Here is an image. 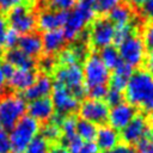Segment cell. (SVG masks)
<instances>
[{
  "mask_svg": "<svg viewBox=\"0 0 153 153\" xmlns=\"http://www.w3.org/2000/svg\"><path fill=\"white\" fill-rule=\"evenodd\" d=\"M127 103L153 111V75L145 69L133 72L124 88Z\"/></svg>",
  "mask_w": 153,
  "mask_h": 153,
  "instance_id": "1",
  "label": "cell"
},
{
  "mask_svg": "<svg viewBox=\"0 0 153 153\" xmlns=\"http://www.w3.org/2000/svg\"><path fill=\"white\" fill-rule=\"evenodd\" d=\"M96 10L92 0H80L76 5L68 11L67 20L62 27L66 39L76 41L81 38L87 25L94 19Z\"/></svg>",
  "mask_w": 153,
  "mask_h": 153,
  "instance_id": "2",
  "label": "cell"
},
{
  "mask_svg": "<svg viewBox=\"0 0 153 153\" xmlns=\"http://www.w3.org/2000/svg\"><path fill=\"white\" fill-rule=\"evenodd\" d=\"M39 122L29 115H24L10 130V142L11 152L13 153H24L29 143L38 135Z\"/></svg>",
  "mask_w": 153,
  "mask_h": 153,
  "instance_id": "3",
  "label": "cell"
},
{
  "mask_svg": "<svg viewBox=\"0 0 153 153\" xmlns=\"http://www.w3.org/2000/svg\"><path fill=\"white\" fill-rule=\"evenodd\" d=\"M54 84H59L68 88L78 99L84 98L86 87L84 84L82 68L79 63L69 66H60L54 71Z\"/></svg>",
  "mask_w": 153,
  "mask_h": 153,
  "instance_id": "4",
  "label": "cell"
},
{
  "mask_svg": "<svg viewBox=\"0 0 153 153\" xmlns=\"http://www.w3.org/2000/svg\"><path fill=\"white\" fill-rule=\"evenodd\" d=\"M25 99L14 93L4 94L0 97V127L11 130L14 124L25 115Z\"/></svg>",
  "mask_w": 153,
  "mask_h": 153,
  "instance_id": "5",
  "label": "cell"
},
{
  "mask_svg": "<svg viewBox=\"0 0 153 153\" xmlns=\"http://www.w3.org/2000/svg\"><path fill=\"white\" fill-rule=\"evenodd\" d=\"M7 20L6 23L10 27L17 31L19 35H26L33 32L36 26V14L32 7L26 2L22 5H17L7 11Z\"/></svg>",
  "mask_w": 153,
  "mask_h": 153,
  "instance_id": "6",
  "label": "cell"
},
{
  "mask_svg": "<svg viewBox=\"0 0 153 153\" xmlns=\"http://www.w3.org/2000/svg\"><path fill=\"white\" fill-rule=\"evenodd\" d=\"M84 84L86 88L106 85L110 79V71L103 63L98 54H90L85 57L82 65Z\"/></svg>",
  "mask_w": 153,
  "mask_h": 153,
  "instance_id": "7",
  "label": "cell"
},
{
  "mask_svg": "<svg viewBox=\"0 0 153 153\" xmlns=\"http://www.w3.org/2000/svg\"><path fill=\"white\" fill-rule=\"evenodd\" d=\"M118 45V54L123 63L131 68L139 67L146 57V45L142 37L131 33L128 38L122 41Z\"/></svg>",
  "mask_w": 153,
  "mask_h": 153,
  "instance_id": "8",
  "label": "cell"
},
{
  "mask_svg": "<svg viewBox=\"0 0 153 153\" xmlns=\"http://www.w3.org/2000/svg\"><path fill=\"white\" fill-rule=\"evenodd\" d=\"M88 42L96 49H103L114 43L115 38V25L105 18L97 19L92 23L87 33Z\"/></svg>",
  "mask_w": 153,
  "mask_h": 153,
  "instance_id": "9",
  "label": "cell"
},
{
  "mask_svg": "<svg viewBox=\"0 0 153 153\" xmlns=\"http://www.w3.org/2000/svg\"><path fill=\"white\" fill-rule=\"evenodd\" d=\"M50 99L54 105L55 112L62 116L72 115L79 109L80 105V99H78L68 88L59 84H54Z\"/></svg>",
  "mask_w": 153,
  "mask_h": 153,
  "instance_id": "10",
  "label": "cell"
},
{
  "mask_svg": "<svg viewBox=\"0 0 153 153\" xmlns=\"http://www.w3.org/2000/svg\"><path fill=\"white\" fill-rule=\"evenodd\" d=\"M79 115L81 120L88 121L93 124H104L108 121L109 105L100 99H85L79 105Z\"/></svg>",
  "mask_w": 153,
  "mask_h": 153,
  "instance_id": "11",
  "label": "cell"
},
{
  "mask_svg": "<svg viewBox=\"0 0 153 153\" xmlns=\"http://www.w3.org/2000/svg\"><path fill=\"white\" fill-rule=\"evenodd\" d=\"M121 137L126 145H136L148 134V121L142 114H137L121 130Z\"/></svg>",
  "mask_w": 153,
  "mask_h": 153,
  "instance_id": "12",
  "label": "cell"
},
{
  "mask_svg": "<svg viewBox=\"0 0 153 153\" xmlns=\"http://www.w3.org/2000/svg\"><path fill=\"white\" fill-rule=\"evenodd\" d=\"M67 17H68L67 11H57L53 8L42 10L36 16V26L43 32L59 30L63 27Z\"/></svg>",
  "mask_w": 153,
  "mask_h": 153,
  "instance_id": "13",
  "label": "cell"
},
{
  "mask_svg": "<svg viewBox=\"0 0 153 153\" xmlns=\"http://www.w3.org/2000/svg\"><path fill=\"white\" fill-rule=\"evenodd\" d=\"M136 115L135 106L130 105L129 103L121 102L117 105L111 106L109 109V115H108V122L109 126L112 127L116 130H122Z\"/></svg>",
  "mask_w": 153,
  "mask_h": 153,
  "instance_id": "14",
  "label": "cell"
},
{
  "mask_svg": "<svg viewBox=\"0 0 153 153\" xmlns=\"http://www.w3.org/2000/svg\"><path fill=\"white\" fill-rule=\"evenodd\" d=\"M26 111L27 115L35 118L37 122H48L55 114V109L51 103V99L48 97L38 98L29 102V104L26 105Z\"/></svg>",
  "mask_w": 153,
  "mask_h": 153,
  "instance_id": "15",
  "label": "cell"
},
{
  "mask_svg": "<svg viewBox=\"0 0 153 153\" xmlns=\"http://www.w3.org/2000/svg\"><path fill=\"white\" fill-rule=\"evenodd\" d=\"M53 86H54V81L48 74L38 75L36 80L33 81V84L23 92L22 97L29 102L38 99V98L48 97L51 93Z\"/></svg>",
  "mask_w": 153,
  "mask_h": 153,
  "instance_id": "16",
  "label": "cell"
},
{
  "mask_svg": "<svg viewBox=\"0 0 153 153\" xmlns=\"http://www.w3.org/2000/svg\"><path fill=\"white\" fill-rule=\"evenodd\" d=\"M41 38H42L43 53H45V55H50V56L57 54L61 49H63L65 44L67 42L62 29L45 31V32H43Z\"/></svg>",
  "mask_w": 153,
  "mask_h": 153,
  "instance_id": "17",
  "label": "cell"
},
{
  "mask_svg": "<svg viewBox=\"0 0 153 153\" xmlns=\"http://www.w3.org/2000/svg\"><path fill=\"white\" fill-rule=\"evenodd\" d=\"M36 78H37V75H36L35 69L14 68L13 73L7 79V84L13 91L24 92L26 88H29L33 84Z\"/></svg>",
  "mask_w": 153,
  "mask_h": 153,
  "instance_id": "18",
  "label": "cell"
},
{
  "mask_svg": "<svg viewBox=\"0 0 153 153\" xmlns=\"http://www.w3.org/2000/svg\"><path fill=\"white\" fill-rule=\"evenodd\" d=\"M94 140H96V145L98 146L99 151L106 152L118 145L120 135L117 130L114 129L112 127L102 124L99 128H97V134H96Z\"/></svg>",
  "mask_w": 153,
  "mask_h": 153,
  "instance_id": "19",
  "label": "cell"
},
{
  "mask_svg": "<svg viewBox=\"0 0 153 153\" xmlns=\"http://www.w3.org/2000/svg\"><path fill=\"white\" fill-rule=\"evenodd\" d=\"M17 48H19L23 53L29 55L32 59L38 57L43 53L42 38L37 32H30L26 35H22L18 42Z\"/></svg>",
  "mask_w": 153,
  "mask_h": 153,
  "instance_id": "20",
  "label": "cell"
},
{
  "mask_svg": "<svg viewBox=\"0 0 153 153\" xmlns=\"http://www.w3.org/2000/svg\"><path fill=\"white\" fill-rule=\"evenodd\" d=\"M5 61L11 63L14 68H20V69H35L36 67L35 59L30 57L17 47L12 49H7V53L5 55Z\"/></svg>",
  "mask_w": 153,
  "mask_h": 153,
  "instance_id": "21",
  "label": "cell"
},
{
  "mask_svg": "<svg viewBox=\"0 0 153 153\" xmlns=\"http://www.w3.org/2000/svg\"><path fill=\"white\" fill-rule=\"evenodd\" d=\"M133 69L134 68H131L130 66H128V65H126L123 62L117 68H115L112 71V74L110 75V79H109L110 88H114V90L123 92L126 86H127V82H128L130 75L134 72Z\"/></svg>",
  "mask_w": 153,
  "mask_h": 153,
  "instance_id": "22",
  "label": "cell"
},
{
  "mask_svg": "<svg viewBox=\"0 0 153 153\" xmlns=\"http://www.w3.org/2000/svg\"><path fill=\"white\" fill-rule=\"evenodd\" d=\"M133 17H134V14H133L131 8L128 5L120 4L109 12L108 19L115 26H124V25H130Z\"/></svg>",
  "mask_w": 153,
  "mask_h": 153,
  "instance_id": "23",
  "label": "cell"
},
{
  "mask_svg": "<svg viewBox=\"0 0 153 153\" xmlns=\"http://www.w3.org/2000/svg\"><path fill=\"white\" fill-rule=\"evenodd\" d=\"M69 153H99V148L94 141L85 142L78 135L65 143Z\"/></svg>",
  "mask_w": 153,
  "mask_h": 153,
  "instance_id": "24",
  "label": "cell"
},
{
  "mask_svg": "<svg viewBox=\"0 0 153 153\" xmlns=\"http://www.w3.org/2000/svg\"><path fill=\"white\" fill-rule=\"evenodd\" d=\"M98 55H99L100 60L103 61V63L109 68V71H114L115 68H117L122 63L118 50L112 45H109V47L100 49V53Z\"/></svg>",
  "mask_w": 153,
  "mask_h": 153,
  "instance_id": "25",
  "label": "cell"
},
{
  "mask_svg": "<svg viewBox=\"0 0 153 153\" xmlns=\"http://www.w3.org/2000/svg\"><path fill=\"white\" fill-rule=\"evenodd\" d=\"M76 135L85 142H90V141H94L96 139V134H97V126L85 121V120H79L76 121Z\"/></svg>",
  "mask_w": 153,
  "mask_h": 153,
  "instance_id": "26",
  "label": "cell"
},
{
  "mask_svg": "<svg viewBox=\"0 0 153 153\" xmlns=\"http://www.w3.org/2000/svg\"><path fill=\"white\" fill-rule=\"evenodd\" d=\"M60 129H61V137L63 143H67L71 139L76 136V120L72 115H67L63 117V120L60 123Z\"/></svg>",
  "mask_w": 153,
  "mask_h": 153,
  "instance_id": "27",
  "label": "cell"
},
{
  "mask_svg": "<svg viewBox=\"0 0 153 153\" xmlns=\"http://www.w3.org/2000/svg\"><path fill=\"white\" fill-rule=\"evenodd\" d=\"M42 133V137H44L48 142H55L57 140L61 139V129H60V124L50 121L48 123H45L42 129H39Z\"/></svg>",
  "mask_w": 153,
  "mask_h": 153,
  "instance_id": "28",
  "label": "cell"
},
{
  "mask_svg": "<svg viewBox=\"0 0 153 153\" xmlns=\"http://www.w3.org/2000/svg\"><path fill=\"white\" fill-rule=\"evenodd\" d=\"M57 61L60 63V66H69V65H74V63H79V57L76 56L74 49L71 47L68 48H63L57 53Z\"/></svg>",
  "mask_w": 153,
  "mask_h": 153,
  "instance_id": "29",
  "label": "cell"
},
{
  "mask_svg": "<svg viewBox=\"0 0 153 153\" xmlns=\"http://www.w3.org/2000/svg\"><path fill=\"white\" fill-rule=\"evenodd\" d=\"M49 142L41 135H37L29 143V146L25 149V153H49Z\"/></svg>",
  "mask_w": 153,
  "mask_h": 153,
  "instance_id": "30",
  "label": "cell"
},
{
  "mask_svg": "<svg viewBox=\"0 0 153 153\" xmlns=\"http://www.w3.org/2000/svg\"><path fill=\"white\" fill-rule=\"evenodd\" d=\"M93 7L98 13H109L114 7L121 4V0H92Z\"/></svg>",
  "mask_w": 153,
  "mask_h": 153,
  "instance_id": "31",
  "label": "cell"
},
{
  "mask_svg": "<svg viewBox=\"0 0 153 153\" xmlns=\"http://www.w3.org/2000/svg\"><path fill=\"white\" fill-rule=\"evenodd\" d=\"M78 0H47V4L50 8L57 10V11H71L75 5Z\"/></svg>",
  "mask_w": 153,
  "mask_h": 153,
  "instance_id": "32",
  "label": "cell"
},
{
  "mask_svg": "<svg viewBox=\"0 0 153 153\" xmlns=\"http://www.w3.org/2000/svg\"><path fill=\"white\" fill-rule=\"evenodd\" d=\"M133 33L131 25H124V26H115V38L114 43L120 44L122 41L128 38Z\"/></svg>",
  "mask_w": 153,
  "mask_h": 153,
  "instance_id": "33",
  "label": "cell"
},
{
  "mask_svg": "<svg viewBox=\"0 0 153 153\" xmlns=\"http://www.w3.org/2000/svg\"><path fill=\"white\" fill-rule=\"evenodd\" d=\"M122 99H123V92L114 90V88H108V92L104 97V102L111 106L120 104L122 102Z\"/></svg>",
  "mask_w": 153,
  "mask_h": 153,
  "instance_id": "34",
  "label": "cell"
},
{
  "mask_svg": "<svg viewBox=\"0 0 153 153\" xmlns=\"http://www.w3.org/2000/svg\"><path fill=\"white\" fill-rule=\"evenodd\" d=\"M19 38H20V35L17 31L8 27L5 32V48H7V49L16 48L18 45Z\"/></svg>",
  "mask_w": 153,
  "mask_h": 153,
  "instance_id": "35",
  "label": "cell"
},
{
  "mask_svg": "<svg viewBox=\"0 0 153 153\" xmlns=\"http://www.w3.org/2000/svg\"><path fill=\"white\" fill-rule=\"evenodd\" d=\"M108 92V87L106 85H100V86H93L90 88H86V93L88 94L90 98L92 99H100L103 100L105 94Z\"/></svg>",
  "mask_w": 153,
  "mask_h": 153,
  "instance_id": "36",
  "label": "cell"
},
{
  "mask_svg": "<svg viewBox=\"0 0 153 153\" xmlns=\"http://www.w3.org/2000/svg\"><path fill=\"white\" fill-rule=\"evenodd\" d=\"M0 153H11V142L8 130L0 127Z\"/></svg>",
  "mask_w": 153,
  "mask_h": 153,
  "instance_id": "37",
  "label": "cell"
},
{
  "mask_svg": "<svg viewBox=\"0 0 153 153\" xmlns=\"http://www.w3.org/2000/svg\"><path fill=\"white\" fill-rule=\"evenodd\" d=\"M39 68L42 72H44V74H48L49 72L55 71V60L53 59V56L50 55H45L41 61H39Z\"/></svg>",
  "mask_w": 153,
  "mask_h": 153,
  "instance_id": "38",
  "label": "cell"
},
{
  "mask_svg": "<svg viewBox=\"0 0 153 153\" xmlns=\"http://www.w3.org/2000/svg\"><path fill=\"white\" fill-rule=\"evenodd\" d=\"M139 153H153V140L151 137H145L136 143Z\"/></svg>",
  "mask_w": 153,
  "mask_h": 153,
  "instance_id": "39",
  "label": "cell"
},
{
  "mask_svg": "<svg viewBox=\"0 0 153 153\" xmlns=\"http://www.w3.org/2000/svg\"><path fill=\"white\" fill-rule=\"evenodd\" d=\"M143 42L146 48H148L149 50H153V23L148 24L143 31Z\"/></svg>",
  "mask_w": 153,
  "mask_h": 153,
  "instance_id": "40",
  "label": "cell"
},
{
  "mask_svg": "<svg viewBox=\"0 0 153 153\" xmlns=\"http://www.w3.org/2000/svg\"><path fill=\"white\" fill-rule=\"evenodd\" d=\"M26 2H27V0H0V10L7 12L12 7H14L17 5L26 4Z\"/></svg>",
  "mask_w": 153,
  "mask_h": 153,
  "instance_id": "41",
  "label": "cell"
},
{
  "mask_svg": "<svg viewBox=\"0 0 153 153\" xmlns=\"http://www.w3.org/2000/svg\"><path fill=\"white\" fill-rule=\"evenodd\" d=\"M141 13L147 19H153V0L146 1L141 7Z\"/></svg>",
  "mask_w": 153,
  "mask_h": 153,
  "instance_id": "42",
  "label": "cell"
},
{
  "mask_svg": "<svg viewBox=\"0 0 153 153\" xmlns=\"http://www.w3.org/2000/svg\"><path fill=\"white\" fill-rule=\"evenodd\" d=\"M7 30V23L4 18L0 17V55L5 49V32Z\"/></svg>",
  "mask_w": 153,
  "mask_h": 153,
  "instance_id": "43",
  "label": "cell"
},
{
  "mask_svg": "<svg viewBox=\"0 0 153 153\" xmlns=\"http://www.w3.org/2000/svg\"><path fill=\"white\" fill-rule=\"evenodd\" d=\"M104 153H134L133 148L129 145H117L116 147H114L112 149H109Z\"/></svg>",
  "mask_w": 153,
  "mask_h": 153,
  "instance_id": "44",
  "label": "cell"
},
{
  "mask_svg": "<svg viewBox=\"0 0 153 153\" xmlns=\"http://www.w3.org/2000/svg\"><path fill=\"white\" fill-rule=\"evenodd\" d=\"M0 63H1V68H2V72H4L5 76H6V79H8V78H10V75L13 73V71H14V67H13L11 63H8L7 61L0 62Z\"/></svg>",
  "mask_w": 153,
  "mask_h": 153,
  "instance_id": "45",
  "label": "cell"
},
{
  "mask_svg": "<svg viewBox=\"0 0 153 153\" xmlns=\"http://www.w3.org/2000/svg\"><path fill=\"white\" fill-rule=\"evenodd\" d=\"M146 71L148 73H151L153 75V50H151L148 57H147V61H146Z\"/></svg>",
  "mask_w": 153,
  "mask_h": 153,
  "instance_id": "46",
  "label": "cell"
},
{
  "mask_svg": "<svg viewBox=\"0 0 153 153\" xmlns=\"http://www.w3.org/2000/svg\"><path fill=\"white\" fill-rule=\"evenodd\" d=\"M49 153H69V152L66 148V146H63V145H56V146H54V147L50 148Z\"/></svg>",
  "mask_w": 153,
  "mask_h": 153,
  "instance_id": "47",
  "label": "cell"
},
{
  "mask_svg": "<svg viewBox=\"0 0 153 153\" xmlns=\"http://www.w3.org/2000/svg\"><path fill=\"white\" fill-rule=\"evenodd\" d=\"M6 85H7V79H6V76H5L4 72H2L1 63H0V93H1V92L5 90Z\"/></svg>",
  "mask_w": 153,
  "mask_h": 153,
  "instance_id": "48",
  "label": "cell"
},
{
  "mask_svg": "<svg viewBox=\"0 0 153 153\" xmlns=\"http://www.w3.org/2000/svg\"><path fill=\"white\" fill-rule=\"evenodd\" d=\"M148 134L151 135V139L153 140V111L151 112V116H149V122H148Z\"/></svg>",
  "mask_w": 153,
  "mask_h": 153,
  "instance_id": "49",
  "label": "cell"
},
{
  "mask_svg": "<svg viewBox=\"0 0 153 153\" xmlns=\"http://www.w3.org/2000/svg\"><path fill=\"white\" fill-rule=\"evenodd\" d=\"M129 2H130V5H133L134 7H141L146 1H148V0H128Z\"/></svg>",
  "mask_w": 153,
  "mask_h": 153,
  "instance_id": "50",
  "label": "cell"
}]
</instances>
